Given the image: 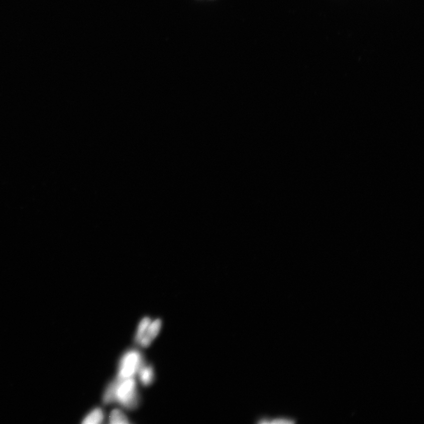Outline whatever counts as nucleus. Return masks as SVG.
I'll return each mask as SVG.
<instances>
[{
	"label": "nucleus",
	"instance_id": "obj_5",
	"mask_svg": "<svg viewBox=\"0 0 424 424\" xmlns=\"http://www.w3.org/2000/svg\"><path fill=\"white\" fill-rule=\"evenodd\" d=\"M104 413L100 408H96L92 410L85 417L83 423L84 424H98L103 421Z\"/></svg>",
	"mask_w": 424,
	"mask_h": 424
},
{
	"label": "nucleus",
	"instance_id": "obj_7",
	"mask_svg": "<svg viewBox=\"0 0 424 424\" xmlns=\"http://www.w3.org/2000/svg\"><path fill=\"white\" fill-rule=\"evenodd\" d=\"M151 322L152 321L149 317H145L143 318L141 321H140L138 328V331H137V333L135 335V341L137 343H139L140 341L141 340L142 337L144 336V335Z\"/></svg>",
	"mask_w": 424,
	"mask_h": 424
},
{
	"label": "nucleus",
	"instance_id": "obj_2",
	"mask_svg": "<svg viewBox=\"0 0 424 424\" xmlns=\"http://www.w3.org/2000/svg\"><path fill=\"white\" fill-rule=\"evenodd\" d=\"M144 364L138 351L131 350L126 352L120 361L117 378L123 380L134 377Z\"/></svg>",
	"mask_w": 424,
	"mask_h": 424
},
{
	"label": "nucleus",
	"instance_id": "obj_4",
	"mask_svg": "<svg viewBox=\"0 0 424 424\" xmlns=\"http://www.w3.org/2000/svg\"><path fill=\"white\" fill-rule=\"evenodd\" d=\"M140 380L144 386H148L152 384L154 379V371L151 365L142 366L138 372Z\"/></svg>",
	"mask_w": 424,
	"mask_h": 424
},
{
	"label": "nucleus",
	"instance_id": "obj_6",
	"mask_svg": "<svg viewBox=\"0 0 424 424\" xmlns=\"http://www.w3.org/2000/svg\"><path fill=\"white\" fill-rule=\"evenodd\" d=\"M109 421L112 424H129L128 417L119 409H114L109 416Z\"/></svg>",
	"mask_w": 424,
	"mask_h": 424
},
{
	"label": "nucleus",
	"instance_id": "obj_3",
	"mask_svg": "<svg viewBox=\"0 0 424 424\" xmlns=\"http://www.w3.org/2000/svg\"><path fill=\"white\" fill-rule=\"evenodd\" d=\"M162 327V321L157 319L151 322L147 330L146 333L140 341L139 344L142 347L147 348L150 346L152 341L160 333Z\"/></svg>",
	"mask_w": 424,
	"mask_h": 424
},
{
	"label": "nucleus",
	"instance_id": "obj_1",
	"mask_svg": "<svg viewBox=\"0 0 424 424\" xmlns=\"http://www.w3.org/2000/svg\"><path fill=\"white\" fill-rule=\"evenodd\" d=\"M115 381V401L128 409H135L139 404V396L135 379L132 377L121 380L116 378Z\"/></svg>",
	"mask_w": 424,
	"mask_h": 424
},
{
	"label": "nucleus",
	"instance_id": "obj_8",
	"mask_svg": "<svg viewBox=\"0 0 424 424\" xmlns=\"http://www.w3.org/2000/svg\"><path fill=\"white\" fill-rule=\"evenodd\" d=\"M271 423H293L292 420H288L286 419H276L272 420Z\"/></svg>",
	"mask_w": 424,
	"mask_h": 424
}]
</instances>
